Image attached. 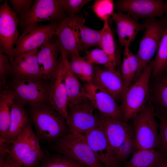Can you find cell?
<instances>
[{"label":"cell","mask_w":167,"mask_h":167,"mask_svg":"<svg viewBox=\"0 0 167 167\" xmlns=\"http://www.w3.org/2000/svg\"><path fill=\"white\" fill-rule=\"evenodd\" d=\"M30 107L29 116L38 137L54 143L68 133L66 118L50 105Z\"/></svg>","instance_id":"6da1fadb"},{"label":"cell","mask_w":167,"mask_h":167,"mask_svg":"<svg viewBox=\"0 0 167 167\" xmlns=\"http://www.w3.org/2000/svg\"><path fill=\"white\" fill-rule=\"evenodd\" d=\"M99 113L105 133L119 163H125L137 149L133 128L127 123L110 119Z\"/></svg>","instance_id":"7a4b0ae2"},{"label":"cell","mask_w":167,"mask_h":167,"mask_svg":"<svg viewBox=\"0 0 167 167\" xmlns=\"http://www.w3.org/2000/svg\"><path fill=\"white\" fill-rule=\"evenodd\" d=\"M153 67V60L145 67L138 79L125 92L120 107L126 123L145 107L150 97V80Z\"/></svg>","instance_id":"3957f363"},{"label":"cell","mask_w":167,"mask_h":167,"mask_svg":"<svg viewBox=\"0 0 167 167\" xmlns=\"http://www.w3.org/2000/svg\"><path fill=\"white\" fill-rule=\"evenodd\" d=\"M52 148L88 167H105L88 143L84 135L69 131L54 143Z\"/></svg>","instance_id":"277c9868"},{"label":"cell","mask_w":167,"mask_h":167,"mask_svg":"<svg viewBox=\"0 0 167 167\" xmlns=\"http://www.w3.org/2000/svg\"><path fill=\"white\" fill-rule=\"evenodd\" d=\"M145 31L140 41L137 56L138 66L133 83L136 81L145 67L152 61L167 26V17L147 19Z\"/></svg>","instance_id":"5b68a950"},{"label":"cell","mask_w":167,"mask_h":167,"mask_svg":"<svg viewBox=\"0 0 167 167\" xmlns=\"http://www.w3.org/2000/svg\"><path fill=\"white\" fill-rule=\"evenodd\" d=\"M14 101L30 107L49 104L50 82L42 78H13L10 86Z\"/></svg>","instance_id":"8992f818"},{"label":"cell","mask_w":167,"mask_h":167,"mask_svg":"<svg viewBox=\"0 0 167 167\" xmlns=\"http://www.w3.org/2000/svg\"><path fill=\"white\" fill-rule=\"evenodd\" d=\"M11 146L8 150L24 166L37 165L46 156L42 150L39 138L29 123L14 140L6 141Z\"/></svg>","instance_id":"52a82bcc"},{"label":"cell","mask_w":167,"mask_h":167,"mask_svg":"<svg viewBox=\"0 0 167 167\" xmlns=\"http://www.w3.org/2000/svg\"><path fill=\"white\" fill-rule=\"evenodd\" d=\"M155 108L148 101L144 108L132 119L137 149H155L156 146L159 124L155 119Z\"/></svg>","instance_id":"ba28073f"},{"label":"cell","mask_w":167,"mask_h":167,"mask_svg":"<svg viewBox=\"0 0 167 167\" xmlns=\"http://www.w3.org/2000/svg\"><path fill=\"white\" fill-rule=\"evenodd\" d=\"M66 121L69 131L84 135L101 123L99 112L86 97L67 106Z\"/></svg>","instance_id":"9c48e42d"},{"label":"cell","mask_w":167,"mask_h":167,"mask_svg":"<svg viewBox=\"0 0 167 167\" xmlns=\"http://www.w3.org/2000/svg\"><path fill=\"white\" fill-rule=\"evenodd\" d=\"M66 16L61 0H35L30 8L18 18L23 30L41 22H59Z\"/></svg>","instance_id":"30bf717a"},{"label":"cell","mask_w":167,"mask_h":167,"mask_svg":"<svg viewBox=\"0 0 167 167\" xmlns=\"http://www.w3.org/2000/svg\"><path fill=\"white\" fill-rule=\"evenodd\" d=\"M59 22L47 25L37 24L24 29L15 45L13 60L19 54L39 49L46 42L53 39Z\"/></svg>","instance_id":"8fae6325"},{"label":"cell","mask_w":167,"mask_h":167,"mask_svg":"<svg viewBox=\"0 0 167 167\" xmlns=\"http://www.w3.org/2000/svg\"><path fill=\"white\" fill-rule=\"evenodd\" d=\"M19 19L6 0L0 6V50L13 61L14 46L19 38Z\"/></svg>","instance_id":"7c38bea8"},{"label":"cell","mask_w":167,"mask_h":167,"mask_svg":"<svg viewBox=\"0 0 167 167\" xmlns=\"http://www.w3.org/2000/svg\"><path fill=\"white\" fill-rule=\"evenodd\" d=\"M118 12H125L138 21L140 19L163 17L167 2L161 0H119L114 3Z\"/></svg>","instance_id":"4fadbf2b"},{"label":"cell","mask_w":167,"mask_h":167,"mask_svg":"<svg viewBox=\"0 0 167 167\" xmlns=\"http://www.w3.org/2000/svg\"><path fill=\"white\" fill-rule=\"evenodd\" d=\"M79 16H67L59 23L55 32L57 43L68 58L83 50L79 35Z\"/></svg>","instance_id":"5bb4252c"},{"label":"cell","mask_w":167,"mask_h":167,"mask_svg":"<svg viewBox=\"0 0 167 167\" xmlns=\"http://www.w3.org/2000/svg\"><path fill=\"white\" fill-rule=\"evenodd\" d=\"M84 135L95 154L105 167H118L120 163L117 156L108 141L101 122Z\"/></svg>","instance_id":"9a60e30c"},{"label":"cell","mask_w":167,"mask_h":167,"mask_svg":"<svg viewBox=\"0 0 167 167\" xmlns=\"http://www.w3.org/2000/svg\"><path fill=\"white\" fill-rule=\"evenodd\" d=\"M84 86L88 97L99 112L110 119L124 122L120 105L109 94L92 84H85Z\"/></svg>","instance_id":"2e32d148"},{"label":"cell","mask_w":167,"mask_h":167,"mask_svg":"<svg viewBox=\"0 0 167 167\" xmlns=\"http://www.w3.org/2000/svg\"><path fill=\"white\" fill-rule=\"evenodd\" d=\"M94 65V74L91 84L107 92L116 101H122L126 88L120 73Z\"/></svg>","instance_id":"e0dca14e"},{"label":"cell","mask_w":167,"mask_h":167,"mask_svg":"<svg viewBox=\"0 0 167 167\" xmlns=\"http://www.w3.org/2000/svg\"><path fill=\"white\" fill-rule=\"evenodd\" d=\"M39 50V48L22 53L14 58L10 73L13 78L43 79L37 60Z\"/></svg>","instance_id":"ac0fdd59"},{"label":"cell","mask_w":167,"mask_h":167,"mask_svg":"<svg viewBox=\"0 0 167 167\" xmlns=\"http://www.w3.org/2000/svg\"><path fill=\"white\" fill-rule=\"evenodd\" d=\"M50 84V105L66 119L67 117L68 94L63 77L61 56L56 71Z\"/></svg>","instance_id":"d6986e66"},{"label":"cell","mask_w":167,"mask_h":167,"mask_svg":"<svg viewBox=\"0 0 167 167\" xmlns=\"http://www.w3.org/2000/svg\"><path fill=\"white\" fill-rule=\"evenodd\" d=\"M112 18L116 25L118 41L125 47H129L137 34L145 29L144 23H139L128 14L114 13Z\"/></svg>","instance_id":"ffe728a7"},{"label":"cell","mask_w":167,"mask_h":167,"mask_svg":"<svg viewBox=\"0 0 167 167\" xmlns=\"http://www.w3.org/2000/svg\"><path fill=\"white\" fill-rule=\"evenodd\" d=\"M60 50L55 40H51L40 48L37 60L43 79L50 82L56 71L59 61L58 55Z\"/></svg>","instance_id":"44dd1931"},{"label":"cell","mask_w":167,"mask_h":167,"mask_svg":"<svg viewBox=\"0 0 167 167\" xmlns=\"http://www.w3.org/2000/svg\"><path fill=\"white\" fill-rule=\"evenodd\" d=\"M58 45L61 53L63 77L68 94V106L83 97H88V96L84 86L72 71L65 53Z\"/></svg>","instance_id":"7402d4cb"},{"label":"cell","mask_w":167,"mask_h":167,"mask_svg":"<svg viewBox=\"0 0 167 167\" xmlns=\"http://www.w3.org/2000/svg\"><path fill=\"white\" fill-rule=\"evenodd\" d=\"M132 153L129 160L125 163L124 167H158L166 159L155 149H137Z\"/></svg>","instance_id":"603a6c76"},{"label":"cell","mask_w":167,"mask_h":167,"mask_svg":"<svg viewBox=\"0 0 167 167\" xmlns=\"http://www.w3.org/2000/svg\"><path fill=\"white\" fill-rule=\"evenodd\" d=\"M14 101L13 93L8 86L0 89V141H5L6 139L11 124V107Z\"/></svg>","instance_id":"cb8c5ba5"},{"label":"cell","mask_w":167,"mask_h":167,"mask_svg":"<svg viewBox=\"0 0 167 167\" xmlns=\"http://www.w3.org/2000/svg\"><path fill=\"white\" fill-rule=\"evenodd\" d=\"M24 106L14 101L11 109V120L9 130L5 141L15 139L31 121Z\"/></svg>","instance_id":"d4e9b609"},{"label":"cell","mask_w":167,"mask_h":167,"mask_svg":"<svg viewBox=\"0 0 167 167\" xmlns=\"http://www.w3.org/2000/svg\"><path fill=\"white\" fill-rule=\"evenodd\" d=\"M149 87V101L158 107L157 111L165 114L167 112V70L157 77Z\"/></svg>","instance_id":"484cf974"},{"label":"cell","mask_w":167,"mask_h":167,"mask_svg":"<svg viewBox=\"0 0 167 167\" xmlns=\"http://www.w3.org/2000/svg\"><path fill=\"white\" fill-rule=\"evenodd\" d=\"M69 60L71 68L75 75L85 84H91L94 74V65L85 57L75 55Z\"/></svg>","instance_id":"4316f807"},{"label":"cell","mask_w":167,"mask_h":167,"mask_svg":"<svg viewBox=\"0 0 167 167\" xmlns=\"http://www.w3.org/2000/svg\"><path fill=\"white\" fill-rule=\"evenodd\" d=\"M138 63L137 55L134 54L129 47H125L122 66L121 77L126 90L133 82L138 68Z\"/></svg>","instance_id":"83f0119b"},{"label":"cell","mask_w":167,"mask_h":167,"mask_svg":"<svg viewBox=\"0 0 167 167\" xmlns=\"http://www.w3.org/2000/svg\"><path fill=\"white\" fill-rule=\"evenodd\" d=\"M85 19L79 17V35L83 50L90 48L99 47L101 36V29L96 30L90 28L85 24Z\"/></svg>","instance_id":"f1b7e54d"},{"label":"cell","mask_w":167,"mask_h":167,"mask_svg":"<svg viewBox=\"0 0 167 167\" xmlns=\"http://www.w3.org/2000/svg\"><path fill=\"white\" fill-rule=\"evenodd\" d=\"M167 70V26L160 41L156 57L153 60L151 76L155 78Z\"/></svg>","instance_id":"f546056e"},{"label":"cell","mask_w":167,"mask_h":167,"mask_svg":"<svg viewBox=\"0 0 167 167\" xmlns=\"http://www.w3.org/2000/svg\"><path fill=\"white\" fill-rule=\"evenodd\" d=\"M103 22L104 25L101 29V36L99 47L104 51L117 65L115 42L113 33L108 20Z\"/></svg>","instance_id":"4dcf8cb0"},{"label":"cell","mask_w":167,"mask_h":167,"mask_svg":"<svg viewBox=\"0 0 167 167\" xmlns=\"http://www.w3.org/2000/svg\"><path fill=\"white\" fill-rule=\"evenodd\" d=\"M85 58L93 65H103L107 70L114 72H119L116 70L117 65L101 48L87 50L85 51Z\"/></svg>","instance_id":"1f68e13d"},{"label":"cell","mask_w":167,"mask_h":167,"mask_svg":"<svg viewBox=\"0 0 167 167\" xmlns=\"http://www.w3.org/2000/svg\"><path fill=\"white\" fill-rule=\"evenodd\" d=\"M90 8L98 19L104 22L108 20L114 13V3L112 0H96Z\"/></svg>","instance_id":"d6a6232c"},{"label":"cell","mask_w":167,"mask_h":167,"mask_svg":"<svg viewBox=\"0 0 167 167\" xmlns=\"http://www.w3.org/2000/svg\"><path fill=\"white\" fill-rule=\"evenodd\" d=\"M156 116L159 118V132L157 143L155 148L167 159V118L166 114L158 111Z\"/></svg>","instance_id":"836d02e7"},{"label":"cell","mask_w":167,"mask_h":167,"mask_svg":"<svg viewBox=\"0 0 167 167\" xmlns=\"http://www.w3.org/2000/svg\"><path fill=\"white\" fill-rule=\"evenodd\" d=\"M41 167H85L84 165L66 156L59 155L46 157Z\"/></svg>","instance_id":"e575fe53"},{"label":"cell","mask_w":167,"mask_h":167,"mask_svg":"<svg viewBox=\"0 0 167 167\" xmlns=\"http://www.w3.org/2000/svg\"><path fill=\"white\" fill-rule=\"evenodd\" d=\"M62 8L68 16L76 15L91 0H61Z\"/></svg>","instance_id":"d590c367"},{"label":"cell","mask_w":167,"mask_h":167,"mask_svg":"<svg viewBox=\"0 0 167 167\" xmlns=\"http://www.w3.org/2000/svg\"><path fill=\"white\" fill-rule=\"evenodd\" d=\"M9 57L0 50V89L7 86V78L10 74L12 68L9 62Z\"/></svg>","instance_id":"8d00e7d4"},{"label":"cell","mask_w":167,"mask_h":167,"mask_svg":"<svg viewBox=\"0 0 167 167\" xmlns=\"http://www.w3.org/2000/svg\"><path fill=\"white\" fill-rule=\"evenodd\" d=\"M9 1L18 17V15L19 17L30 8L33 2L32 0H9Z\"/></svg>","instance_id":"74e56055"},{"label":"cell","mask_w":167,"mask_h":167,"mask_svg":"<svg viewBox=\"0 0 167 167\" xmlns=\"http://www.w3.org/2000/svg\"><path fill=\"white\" fill-rule=\"evenodd\" d=\"M24 166L11 153L7 156V167H23Z\"/></svg>","instance_id":"f35d334b"},{"label":"cell","mask_w":167,"mask_h":167,"mask_svg":"<svg viewBox=\"0 0 167 167\" xmlns=\"http://www.w3.org/2000/svg\"><path fill=\"white\" fill-rule=\"evenodd\" d=\"M5 154H0V167H7V156L6 157Z\"/></svg>","instance_id":"ab89813d"},{"label":"cell","mask_w":167,"mask_h":167,"mask_svg":"<svg viewBox=\"0 0 167 167\" xmlns=\"http://www.w3.org/2000/svg\"><path fill=\"white\" fill-rule=\"evenodd\" d=\"M158 167H167V159H165L163 161Z\"/></svg>","instance_id":"60d3db41"},{"label":"cell","mask_w":167,"mask_h":167,"mask_svg":"<svg viewBox=\"0 0 167 167\" xmlns=\"http://www.w3.org/2000/svg\"><path fill=\"white\" fill-rule=\"evenodd\" d=\"M23 167H27L23 166Z\"/></svg>","instance_id":"b9f144b4"}]
</instances>
